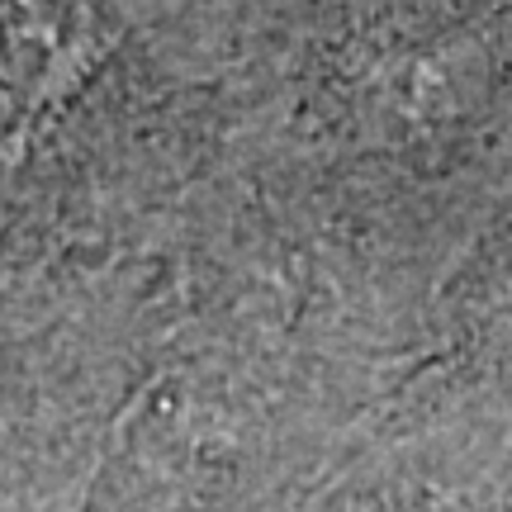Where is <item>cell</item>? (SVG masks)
Listing matches in <instances>:
<instances>
[{
	"label": "cell",
	"mask_w": 512,
	"mask_h": 512,
	"mask_svg": "<svg viewBox=\"0 0 512 512\" xmlns=\"http://www.w3.org/2000/svg\"><path fill=\"white\" fill-rule=\"evenodd\" d=\"M494 498L498 512H512V432L498 441V460H494Z\"/></svg>",
	"instance_id": "cell-2"
},
{
	"label": "cell",
	"mask_w": 512,
	"mask_h": 512,
	"mask_svg": "<svg viewBox=\"0 0 512 512\" xmlns=\"http://www.w3.org/2000/svg\"><path fill=\"white\" fill-rule=\"evenodd\" d=\"M498 441L370 408L290 512H498Z\"/></svg>",
	"instance_id": "cell-1"
}]
</instances>
